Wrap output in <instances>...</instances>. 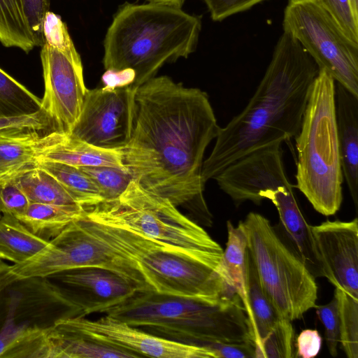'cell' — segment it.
Wrapping results in <instances>:
<instances>
[{"label": "cell", "mask_w": 358, "mask_h": 358, "mask_svg": "<svg viewBox=\"0 0 358 358\" xmlns=\"http://www.w3.org/2000/svg\"><path fill=\"white\" fill-rule=\"evenodd\" d=\"M50 127L55 131L52 121L42 109L30 115L0 117V134L21 131H43Z\"/></svg>", "instance_id": "8d00e7d4"}, {"label": "cell", "mask_w": 358, "mask_h": 358, "mask_svg": "<svg viewBox=\"0 0 358 358\" xmlns=\"http://www.w3.org/2000/svg\"><path fill=\"white\" fill-rule=\"evenodd\" d=\"M85 209V216L93 222L143 236L171 252L219 268L220 245L169 199L134 180L117 198Z\"/></svg>", "instance_id": "8992f818"}, {"label": "cell", "mask_w": 358, "mask_h": 358, "mask_svg": "<svg viewBox=\"0 0 358 358\" xmlns=\"http://www.w3.org/2000/svg\"><path fill=\"white\" fill-rule=\"evenodd\" d=\"M340 321V341L348 358H358V298L336 287Z\"/></svg>", "instance_id": "4dcf8cb0"}, {"label": "cell", "mask_w": 358, "mask_h": 358, "mask_svg": "<svg viewBox=\"0 0 358 358\" xmlns=\"http://www.w3.org/2000/svg\"><path fill=\"white\" fill-rule=\"evenodd\" d=\"M319 71L300 43L284 31L247 106L220 128L213 150L203 164L204 182L255 150L294 138Z\"/></svg>", "instance_id": "7a4b0ae2"}, {"label": "cell", "mask_w": 358, "mask_h": 358, "mask_svg": "<svg viewBox=\"0 0 358 358\" xmlns=\"http://www.w3.org/2000/svg\"><path fill=\"white\" fill-rule=\"evenodd\" d=\"M34 233L16 217H0V261L17 264L28 260L48 243Z\"/></svg>", "instance_id": "cb8c5ba5"}, {"label": "cell", "mask_w": 358, "mask_h": 358, "mask_svg": "<svg viewBox=\"0 0 358 358\" xmlns=\"http://www.w3.org/2000/svg\"><path fill=\"white\" fill-rule=\"evenodd\" d=\"M294 336L291 321L282 318L259 345L255 348V357H294Z\"/></svg>", "instance_id": "d6a6232c"}, {"label": "cell", "mask_w": 358, "mask_h": 358, "mask_svg": "<svg viewBox=\"0 0 358 358\" xmlns=\"http://www.w3.org/2000/svg\"><path fill=\"white\" fill-rule=\"evenodd\" d=\"M322 338L317 330L305 329L296 338L297 355L302 358L315 357L319 353Z\"/></svg>", "instance_id": "60d3db41"}, {"label": "cell", "mask_w": 358, "mask_h": 358, "mask_svg": "<svg viewBox=\"0 0 358 358\" xmlns=\"http://www.w3.org/2000/svg\"><path fill=\"white\" fill-rule=\"evenodd\" d=\"M56 328L96 343L127 351L138 357L215 358L203 345L181 343L152 334L105 314L98 320L74 316L57 321Z\"/></svg>", "instance_id": "8fae6325"}, {"label": "cell", "mask_w": 358, "mask_h": 358, "mask_svg": "<svg viewBox=\"0 0 358 358\" xmlns=\"http://www.w3.org/2000/svg\"><path fill=\"white\" fill-rule=\"evenodd\" d=\"M0 42L5 47L18 48L27 53L35 47L21 0H0Z\"/></svg>", "instance_id": "f1b7e54d"}, {"label": "cell", "mask_w": 358, "mask_h": 358, "mask_svg": "<svg viewBox=\"0 0 358 358\" xmlns=\"http://www.w3.org/2000/svg\"><path fill=\"white\" fill-rule=\"evenodd\" d=\"M48 278L69 289L78 316L105 313L141 292L122 277L101 268H73Z\"/></svg>", "instance_id": "2e32d148"}, {"label": "cell", "mask_w": 358, "mask_h": 358, "mask_svg": "<svg viewBox=\"0 0 358 358\" xmlns=\"http://www.w3.org/2000/svg\"><path fill=\"white\" fill-rule=\"evenodd\" d=\"M96 185L105 201L117 198L127 189L132 180L125 169L109 166L78 167Z\"/></svg>", "instance_id": "1f68e13d"}, {"label": "cell", "mask_w": 358, "mask_h": 358, "mask_svg": "<svg viewBox=\"0 0 358 358\" xmlns=\"http://www.w3.org/2000/svg\"><path fill=\"white\" fill-rule=\"evenodd\" d=\"M336 82L320 69L309 94L300 130L296 187L320 214L335 215L343 201V175L335 110Z\"/></svg>", "instance_id": "5b68a950"}, {"label": "cell", "mask_w": 358, "mask_h": 358, "mask_svg": "<svg viewBox=\"0 0 358 358\" xmlns=\"http://www.w3.org/2000/svg\"><path fill=\"white\" fill-rule=\"evenodd\" d=\"M41 59L45 87L41 109L55 131L69 134L80 116L87 90L80 56L44 43Z\"/></svg>", "instance_id": "4fadbf2b"}, {"label": "cell", "mask_w": 358, "mask_h": 358, "mask_svg": "<svg viewBox=\"0 0 358 358\" xmlns=\"http://www.w3.org/2000/svg\"><path fill=\"white\" fill-rule=\"evenodd\" d=\"M36 166L55 177L84 208L103 201L96 185L78 167L50 161H39Z\"/></svg>", "instance_id": "83f0119b"}, {"label": "cell", "mask_w": 358, "mask_h": 358, "mask_svg": "<svg viewBox=\"0 0 358 358\" xmlns=\"http://www.w3.org/2000/svg\"><path fill=\"white\" fill-rule=\"evenodd\" d=\"M0 358H52L48 327L17 322L6 313L0 329Z\"/></svg>", "instance_id": "44dd1931"}, {"label": "cell", "mask_w": 358, "mask_h": 358, "mask_svg": "<svg viewBox=\"0 0 358 358\" xmlns=\"http://www.w3.org/2000/svg\"><path fill=\"white\" fill-rule=\"evenodd\" d=\"M10 180L23 191L30 203L78 205L55 177L37 166Z\"/></svg>", "instance_id": "4316f807"}, {"label": "cell", "mask_w": 358, "mask_h": 358, "mask_svg": "<svg viewBox=\"0 0 358 358\" xmlns=\"http://www.w3.org/2000/svg\"><path fill=\"white\" fill-rule=\"evenodd\" d=\"M149 2L164 3L172 4L178 6H182L185 0H148Z\"/></svg>", "instance_id": "7bdbcfd3"}, {"label": "cell", "mask_w": 358, "mask_h": 358, "mask_svg": "<svg viewBox=\"0 0 358 358\" xmlns=\"http://www.w3.org/2000/svg\"><path fill=\"white\" fill-rule=\"evenodd\" d=\"M200 17L180 6L125 2L115 14L103 41L105 69H133L137 87L166 63L187 58L197 45Z\"/></svg>", "instance_id": "3957f363"}, {"label": "cell", "mask_w": 358, "mask_h": 358, "mask_svg": "<svg viewBox=\"0 0 358 358\" xmlns=\"http://www.w3.org/2000/svg\"><path fill=\"white\" fill-rule=\"evenodd\" d=\"M52 358H131L127 351L114 348L56 328L48 327Z\"/></svg>", "instance_id": "484cf974"}, {"label": "cell", "mask_w": 358, "mask_h": 358, "mask_svg": "<svg viewBox=\"0 0 358 358\" xmlns=\"http://www.w3.org/2000/svg\"><path fill=\"white\" fill-rule=\"evenodd\" d=\"M134 79L135 72L131 69H107L102 76L105 87L113 88L131 85Z\"/></svg>", "instance_id": "b9f144b4"}, {"label": "cell", "mask_w": 358, "mask_h": 358, "mask_svg": "<svg viewBox=\"0 0 358 358\" xmlns=\"http://www.w3.org/2000/svg\"><path fill=\"white\" fill-rule=\"evenodd\" d=\"M85 213V209L79 205L30 203L17 219L35 235L50 241Z\"/></svg>", "instance_id": "603a6c76"}, {"label": "cell", "mask_w": 358, "mask_h": 358, "mask_svg": "<svg viewBox=\"0 0 358 358\" xmlns=\"http://www.w3.org/2000/svg\"><path fill=\"white\" fill-rule=\"evenodd\" d=\"M105 314L152 334L188 344L252 343L248 316L237 294L208 302L138 292Z\"/></svg>", "instance_id": "277c9868"}, {"label": "cell", "mask_w": 358, "mask_h": 358, "mask_svg": "<svg viewBox=\"0 0 358 358\" xmlns=\"http://www.w3.org/2000/svg\"><path fill=\"white\" fill-rule=\"evenodd\" d=\"M83 226L130 259L155 293L216 302L235 294L224 282L219 268L169 251L157 242L134 232L93 222Z\"/></svg>", "instance_id": "52a82bcc"}, {"label": "cell", "mask_w": 358, "mask_h": 358, "mask_svg": "<svg viewBox=\"0 0 358 358\" xmlns=\"http://www.w3.org/2000/svg\"><path fill=\"white\" fill-rule=\"evenodd\" d=\"M227 242L219 266L224 282L241 299H245L247 280V243L244 231L238 223L234 227L227 222Z\"/></svg>", "instance_id": "d4e9b609"}, {"label": "cell", "mask_w": 358, "mask_h": 358, "mask_svg": "<svg viewBox=\"0 0 358 358\" xmlns=\"http://www.w3.org/2000/svg\"><path fill=\"white\" fill-rule=\"evenodd\" d=\"M24 17L29 28L35 46L44 43L43 22L50 11L49 0H21Z\"/></svg>", "instance_id": "f35d334b"}, {"label": "cell", "mask_w": 358, "mask_h": 358, "mask_svg": "<svg viewBox=\"0 0 358 358\" xmlns=\"http://www.w3.org/2000/svg\"><path fill=\"white\" fill-rule=\"evenodd\" d=\"M43 32L44 43L69 54H78L70 37L66 24L58 15L51 11L46 13Z\"/></svg>", "instance_id": "e575fe53"}, {"label": "cell", "mask_w": 358, "mask_h": 358, "mask_svg": "<svg viewBox=\"0 0 358 358\" xmlns=\"http://www.w3.org/2000/svg\"><path fill=\"white\" fill-rule=\"evenodd\" d=\"M283 29L336 83L358 96V45L315 0H289Z\"/></svg>", "instance_id": "30bf717a"}, {"label": "cell", "mask_w": 358, "mask_h": 358, "mask_svg": "<svg viewBox=\"0 0 358 358\" xmlns=\"http://www.w3.org/2000/svg\"><path fill=\"white\" fill-rule=\"evenodd\" d=\"M41 132L21 131L0 134V184L36 166L38 153L49 139L50 132Z\"/></svg>", "instance_id": "ffe728a7"}, {"label": "cell", "mask_w": 358, "mask_h": 358, "mask_svg": "<svg viewBox=\"0 0 358 358\" xmlns=\"http://www.w3.org/2000/svg\"><path fill=\"white\" fill-rule=\"evenodd\" d=\"M315 308L318 319L325 330L328 350L331 356L336 357L340 341V321L336 298L334 296L327 304L315 306Z\"/></svg>", "instance_id": "d590c367"}, {"label": "cell", "mask_w": 358, "mask_h": 358, "mask_svg": "<svg viewBox=\"0 0 358 358\" xmlns=\"http://www.w3.org/2000/svg\"><path fill=\"white\" fill-rule=\"evenodd\" d=\"M350 1L354 16L358 20V0H350Z\"/></svg>", "instance_id": "ee69618b"}, {"label": "cell", "mask_w": 358, "mask_h": 358, "mask_svg": "<svg viewBox=\"0 0 358 358\" xmlns=\"http://www.w3.org/2000/svg\"><path fill=\"white\" fill-rule=\"evenodd\" d=\"M83 267L109 270L124 278L139 292L152 291L136 266L90 233L80 219L69 224L48 245L23 263L0 261V293L10 284L30 277L50 275Z\"/></svg>", "instance_id": "9c48e42d"}, {"label": "cell", "mask_w": 358, "mask_h": 358, "mask_svg": "<svg viewBox=\"0 0 358 358\" xmlns=\"http://www.w3.org/2000/svg\"><path fill=\"white\" fill-rule=\"evenodd\" d=\"M335 110L341 168L355 209L358 205V96L336 83Z\"/></svg>", "instance_id": "ac0fdd59"}, {"label": "cell", "mask_w": 358, "mask_h": 358, "mask_svg": "<svg viewBox=\"0 0 358 358\" xmlns=\"http://www.w3.org/2000/svg\"><path fill=\"white\" fill-rule=\"evenodd\" d=\"M238 223L260 285L280 315L292 322L315 308V278L270 221L250 212Z\"/></svg>", "instance_id": "ba28073f"}, {"label": "cell", "mask_w": 358, "mask_h": 358, "mask_svg": "<svg viewBox=\"0 0 358 358\" xmlns=\"http://www.w3.org/2000/svg\"><path fill=\"white\" fill-rule=\"evenodd\" d=\"M1 292L6 296V313L17 322L48 328L59 320L77 316L68 288L48 277L17 280Z\"/></svg>", "instance_id": "5bb4252c"}, {"label": "cell", "mask_w": 358, "mask_h": 358, "mask_svg": "<svg viewBox=\"0 0 358 358\" xmlns=\"http://www.w3.org/2000/svg\"><path fill=\"white\" fill-rule=\"evenodd\" d=\"M336 22L345 35L358 45V20L350 0H315Z\"/></svg>", "instance_id": "836d02e7"}, {"label": "cell", "mask_w": 358, "mask_h": 358, "mask_svg": "<svg viewBox=\"0 0 358 358\" xmlns=\"http://www.w3.org/2000/svg\"><path fill=\"white\" fill-rule=\"evenodd\" d=\"M1 214L0 213V217H1Z\"/></svg>", "instance_id": "f6af8a7d"}, {"label": "cell", "mask_w": 358, "mask_h": 358, "mask_svg": "<svg viewBox=\"0 0 358 358\" xmlns=\"http://www.w3.org/2000/svg\"><path fill=\"white\" fill-rule=\"evenodd\" d=\"M243 306L248 316L254 348H256L282 317L261 286L248 249L246 292Z\"/></svg>", "instance_id": "7402d4cb"}, {"label": "cell", "mask_w": 358, "mask_h": 358, "mask_svg": "<svg viewBox=\"0 0 358 358\" xmlns=\"http://www.w3.org/2000/svg\"><path fill=\"white\" fill-rule=\"evenodd\" d=\"M264 0H204L210 17L221 21L234 14L247 10Z\"/></svg>", "instance_id": "ab89813d"}, {"label": "cell", "mask_w": 358, "mask_h": 358, "mask_svg": "<svg viewBox=\"0 0 358 358\" xmlns=\"http://www.w3.org/2000/svg\"><path fill=\"white\" fill-rule=\"evenodd\" d=\"M325 278L358 298V221L326 220L311 226Z\"/></svg>", "instance_id": "9a60e30c"}, {"label": "cell", "mask_w": 358, "mask_h": 358, "mask_svg": "<svg viewBox=\"0 0 358 358\" xmlns=\"http://www.w3.org/2000/svg\"><path fill=\"white\" fill-rule=\"evenodd\" d=\"M136 89L131 85L87 89L69 134L99 148L122 150L131 134Z\"/></svg>", "instance_id": "7c38bea8"}, {"label": "cell", "mask_w": 358, "mask_h": 358, "mask_svg": "<svg viewBox=\"0 0 358 358\" xmlns=\"http://www.w3.org/2000/svg\"><path fill=\"white\" fill-rule=\"evenodd\" d=\"M41 106V99L0 69V117L30 115Z\"/></svg>", "instance_id": "f546056e"}, {"label": "cell", "mask_w": 358, "mask_h": 358, "mask_svg": "<svg viewBox=\"0 0 358 358\" xmlns=\"http://www.w3.org/2000/svg\"><path fill=\"white\" fill-rule=\"evenodd\" d=\"M220 128L205 92L166 76H155L135 90L122 162L143 189L184 206L211 226L202 168L205 151Z\"/></svg>", "instance_id": "6da1fadb"}, {"label": "cell", "mask_w": 358, "mask_h": 358, "mask_svg": "<svg viewBox=\"0 0 358 358\" xmlns=\"http://www.w3.org/2000/svg\"><path fill=\"white\" fill-rule=\"evenodd\" d=\"M76 167L109 166L126 169L122 150H108L91 145L70 134L51 131L37 158Z\"/></svg>", "instance_id": "d6986e66"}, {"label": "cell", "mask_w": 358, "mask_h": 358, "mask_svg": "<svg viewBox=\"0 0 358 358\" xmlns=\"http://www.w3.org/2000/svg\"><path fill=\"white\" fill-rule=\"evenodd\" d=\"M30 202L23 191L12 180L0 184V213L16 217L26 212Z\"/></svg>", "instance_id": "74e56055"}, {"label": "cell", "mask_w": 358, "mask_h": 358, "mask_svg": "<svg viewBox=\"0 0 358 358\" xmlns=\"http://www.w3.org/2000/svg\"><path fill=\"white\" fill-rule=\"evenodd\" d=\"M260 198L270 200L279 216L276 231L288 247L303 262L315 278L325 277L324 267L320 256L311 225L306 222L298 204L290 182L263 190Z\"/></svg>", "instance_id": "e0dca14e"}]
</instances>
